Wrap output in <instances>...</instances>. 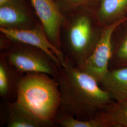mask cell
<instances>
[{"label": "cell", "instance_id": "cell-2", "mask_svg": "<svg viewBox=\"0 0 127 127\" xmlns=\"http://www.w3.org/2000/svg\"><path fill=\"white\" fill-rule=\"evenodd\" d=\"M81 9L63 12L60 33L61 51L68 62L79 68L94 50L104 28L95 16L92 18Z\"/></svg>", "mask_w": 127, "mask_h": 127}, {"label": "cell", "instance_id": "cell-1", "mask_svg": "<svg viewBox=\"0 0 127 127\" xmlns=\"http://www.w3.org/2000/svg\"><path fill=\"white\" fill-rule=\"evenodd\" d=\"M55 79L60 92V113L89 120L102 113L113 101L94 78L69 62L66 67H59Z\"/></svg>", "mask_w": 127, "mask_h": 127}, {"label": "cell", "instance_id": "cell-7", "mask_svg": "<svg viewBox=\"0 0 127 127\" xmlns=\"http://www.w3.org/2000/svg\"><path fill=\"white\" fill-rule=\"evenodd\" d=\"M36 16L53 45L61 50L60 33L63 14L55 0H29Z\"/></svg>", "mask_w": 127, "mask_h": 127}, {"label": "cell", "instance_id": "cell-15", "mask_svg": "<svg viewBox=\"0 0 127 127\" xmlns=\"http://www.w3.org/2000/svg\"><path fill=\"white\" fill-rule=\"evenodd\" d=\"M127 67V28L116 42L112 39V55L109 69Z\"/></svg>", "mask_w": 127, "mask_h": 127}, {"label": "cell", "instance_id": "cell-9", "mask_svg": "<svg viewBox=\"0 0 127 127\" xmlns=\"http://www.w3.org/2000/svg\"><path fill=\"white\" fill-rule=\"evenodd\" d=\"M24 75L0 53V96L2 99L7 102L15 101L18 84Z\"/></svg>", "mask_w": 127, "mask_h": 127}, {"label": "cell", "instance_id": "cell-10", "mask_svg": "<svg viewBox=\"0 0 127 127\" xmlns=\"http://www.w3.org/2000/svg\"><path fill=\"white\" fill-rule=\"evenodd\" d=\"M99 84L112 100L119 101L126 99L127 67L110 69Z\"/></svg>", "mask_w": 127, "mask_h": 127}, {"label": "cell", "instance_id": "cell-13", "mask_svg": "<svg viewBox=\"0 0 127 127\" xmlns=\"http://www.w3.org/2000/svg\"><path fill=\"white\" fill-rule=\"evenodd\" d=\"M103 113L110 127H127V98L113 100Z\"/></svg>", "mask_w": 127, "mask_h": 127}, {"label": "cell", "instance_id": "cell-6", "mask_svg": "<svg viewBox=\"0 0 127 127\" xmlns=\"http://www.w3.org/2000/svg\"><path fill=\"white\" fill-rule=\"evenodd\" d=\"M1 34L9 40L32 46L43 50L59 65L65 67L68 62L63 53L52 44L41 24L28 29H10L0 27Z\"/></svg>", "mask_w": 127, "mask_h": 127}, {"label": "cell", "instance_id": "cell-11", "mask_svg": "<svg viewBox=\"0 0 127 127\" xmlns=\"http://www.w3.org/2000/svg\"><path fill=\"white\" fill-rule=\"evenodd\" d=\"M127 10V0H99L95 13L98 23L104 27L121 18Z\"/></svg>", "mask_w": 127, "mask_h": 127}, {"label": "cell", "instance_id": "cell-4", "mask_svg": "<svg viewBox=\"0 0 127 127\" xmlns=\"http://www.w3.org/2000/svg\"><path fill=\"white\" fill-rule=\"evenodd\" d=\"M1 53L9 63L23 74L43 73L55 79L61 66L43 50L21 43L10 41L9 45L1 50Z\"/></svg>", "mask_w": 127, "mask_h": 127}, {"label": "cell", "instance_id": "cell-16", "mask_svg": "<svg viewBox=\"0 0 127 127\" xmlns=\"http://www.w3.org/2000/svg\"><path fill=\"white\" fill-rule=\"evenodd\" d=\"M95 0H55L62 13L66 11L83 8Z\"/></svg>", "mask_w": 127, "mask_h": 127}, {"label": "cell", "instance_id": "cell-5", "mask_svg": "<svg viewBox=\"0 0 127 127\" xmlns=\"http://www.w3.org/2000/svg\"><path fill=\"white\" fill-rule=\"evenodd\" d=\"M127 20V17H124L104 27L94 50L80 68L94 78L99 83L109 71L114 32L119 26Z\"/></svg>", "mask_w": 127, "mask_h": 127}, {"label": "cell", "instance_id": "cell-8", "mask_svg": "<svg viewBox=\"0 0 127 127\" xmlns=\"http://www.w3.org/2000/svg\"><path fill=\"white\" fill-rule=\"evenodd\" d=\"M41 24L30 11L24 0H12L0 5V27L28 29Z\"/></svg>", "mask_w": 127, "mask_h": 127}, {"label": "cell", "instance_id": "cell-12", "mask_svg": "<svg viewBox=\"0 0 127 127\" xmlns=\"http://www.w3.org/2000/svg\"><path fill=\"white\" fill-rule=\"evenodd\" d=\"M8 127H45L34 116L14 101L7 102Z\"/></svg>", "mask_w": 127, "mask_h": 127}, {"label": "cell", "instance_id": "cell-14", "mask_svg": "<svg viewBox=\"0 0 127 127\" xmlns=\"http://www.w3.org/2000/svg\"><path fill=\"white\" fill-rule=\"evenodd\" d=\"M54 124L63 127H109L103 112L94 119L80 120L71 115L58 113Z\"/></svg>", "mask_w": 127, "mask_h": 127}, {"label": "cell", "instance_id": "cell-17", "mask_svg": "<svg viewBox=\"0 0 127 127\" xmlns=\"http://www.w3.org/2000/svg\"><path fill=\"white\" fill-rule=\"evenodd\" d=\"M10 0H0V5L3 4H4L5 3H7V2H9Z\"/></svg>", "mask_w": 127, "mask_h": 127}, {"label": "cell", "instance_id": "cell-3", "mask_svg": "<svg viewBox=\"0 0 127 127\" xmlns=\"http://www.w3.org/2000/svg\"><path fill=\"white\" fill-rule=\"evenodd\" d=\"M15 101L45 127L53 126L60 106L59 84L45 73H26L19 83Z\"/></svg>", "mask_w": 127, "mask_h": 127}]
</instances>
